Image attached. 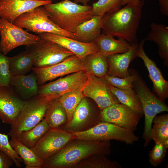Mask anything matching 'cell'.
<instances>
[{"instance_id":"cell-34","label":"cell","mask_w":168,"mask_h":168,"mask_svg":"<svg viewBox=\"0 0 168 168\" xmlns=\"http://www.w3.org/2000/svg\"><path fill=\"white\" fill-rule=\"evenodd\" d=\"M101 77L110 85L118 88L124 90L133 88V82L134 77L131 74L124 78L109 76L107 74Z\"/></svg>"},{"instance_id":"cell-28","label":"cell","mask_w":168,"mask_h":168,"mask_svg":"<svg viewBox=\"0 0 168 168\" xmlns=\"http://www.w3.org/2000/svg\"><path fill=\"white\" fill-rule=\"evenodd\" d=\"M49 128L46 121L44 119L31 129L21 133L16 138L24 145L31 149L35 145Z\"/></svg>"},{"instance_id":"cell-24","label":"cell","mask_w":168,"mask_h":168,"mask_svg":"<svg viewBox=\"0 0 168 168\" xmlns=\"http://www.w3.org/2000/svg\"><path fill=\"white\" fill-rule=\"evenodd\" d=\"M35 60V54L32 49L22 52L9 57L11 76L26 75L32 70Z\"/></svg>"},{"instance_id":"cell-12","label":"cell","mask_w":168,"mask_h":168,"mask_svg":"<svg viewBox=\"0 0 168 168\" xmlns=\"http://www.w3.org/2000/svg\"><path fill=\"white\" fill-rule=\"evenodd\" d=\"M88 76L84 70L71 74L40 87L37 95L58 98L65 93L83 86L86 83Z\"/></svg>"},{"instance_id":"cell-42","label":"cell","mask_w":168,"mask_h":168,"mask_svg":"<svg viewBox=\"0 0 168 168\" xmlns=\"http://www.w3.org/2000/svg\"><path fill=\"white\" fill-rule=\"evenodd\" d=\"M73 2L77 3H82L83 5H87L90 0H73Z\"/></svg>"},{"instance_id":"cell-15","label":"cell","mask_w":168,"mask_h":168,"mask_svg":"<svg viewBox=\"0 0 168 168\" xmlns=\"http://www.w3.org/2000/svg\"><path fill=\"white\" fill-rule=\"evenodd\" d=\"M26 101L10 86L0 87V119L3 123L13 124Z\"/></svg>"},{"instance_id":"cell-36","label":"cell","mask_w":168,"mask_h":168,"mask_svg":"<svg viewBox=\"0 0 168 168\" xmlns=\"http://www.w3.org/2000/svg\"><path fill=\"white\" fill-rule=\"evenodd\" d=\"M11 77L9 57L0 51V87L9 86Z\"/></svg>"},{"instance_id":"cell-30","label":"cell","mask_w":168,"mask_h":168,"mask_svg":"<svg viewBox=\"0 0 168 168\" xmlns=\"http://www.w3.org/2000/svg\"><path fill=\"white\" fill-rule=\"evenodd\" d=\"M106 156L99 154L91 155L82 160L72 168H121L116 161H111Z\"/></svg>"},{"instance_id":"cell-10","label":"cell","mask_w":168,"mask_h":168,"mask_svg":"<svg viewBox=\"0 0 168 168\" xmlns=\"http://www.w3.org/2000/svg\"><path fill=\"white\" fill-rule=\"evenodd\" d=\"M35 54L33 67L42 68L51 66L64 60L74 54L60 45L41 39L37 43L31 45Z\"/></svg>"},{"instance_id":"cell-8","label":"cell","mask_w":168,"mask_h":168,"mask_svg":"<svg viewBox=\"0 0 168 168\" xmlns=\"http://www.w3.org/2000/svg\"><path fill=\"white\" fill-rule=\"evenodd\" d=\"M75 138L73 133L59 128H50L31 149L44 161L57 153L69 142Z\"/></svg>"},{"instance_id":"cell-4","label":"cell","mask_w":168,"mask_h":168,"mask_svg":"<svg viewBox=\"0 0 168 168\" xmlns=\"http://www.w3.org/2000/svg\"><path fill=\"white\" fill-rule=\"evenodd\" d=\"M53 98L39 95L26 100L14 123L11 125L8 135L17 138L22 132L31 129L44 119Z\"/></svg>"},{"instance_id":"cell-18","label":"cell","mask_w":168,"mask_h":168,"mask_svg":"<svg viewBox=\"0 0 168 168\" xmlns=\"http://www.w3.org/2000/svg\"><path fill=\"white\" fill-rule=\"evenodd\" d=\"M52 2L35 0H0V18L13 23L21 15Z\"/></svg>"},{"instance_id":"cell-7","label":"cell","mask_w":168,"mask_h":168,"mask_svg":"<svg viewBox=\"0 0 168 168\" xmlns=\"http://www.w3.org/2000/svg\"><path fill=\"white\" fill-rule=\"evenodd\" d=\"M0 51L7 55L19 46H30L41 39L38 36L29 33L23 28L0 18Z\"/></svg>"},{"instance_id":"cell-40","label":"cell","mask_w":168,"mask_h":168,"mask_svg":"<svg viewBox=\"0 0 168 168\" xmlns=\"http://www.w3.org/2000/svg\"><path fill=\"white\" fill-rule=\"evenodd\" d=\"M161 14L168 16V0H158Z\"/></svg>"},{"instance_id":"cell-44","label":"cell","mask_w":168,"mask_h":168,"mask_svg":"<svg viewBox=\"0 0 168 168\" xmlns=\"http://www.w3.org/2000/svg\"><path fill=\"white\" fill-rule=\"evenodd\" d=\"M38 0V1H45V0Z\"/></svg>"},{"instance_id":"cell-2","label":"cell","mask_w":168,"mask_h":168,"mask_svg":"<svg viewBox=\"0 0 168 168\" xmlns=\"http://www.w3.org/2000/svg\"><path fill=\"white\" fill-rule=\"evenodd\" d=\"M145 0L138 4H127L118 11L107 12L102 17L103 33L138 43L137 32Z\"/></svg>"},{"instance_id":"cell-9","label":"cell","mask_w":168,"mask_h":168,"mask_svg":"<svg viewBox=\"0 0 168 168\" xmlns=\"http://www.w3.org/2000/svg\"><path fill=\"white\" fill-rule=\"evenodd\" d=\"M100 111L99 107L94 108L87 97H84L76 108L71 121L61 126V128L72 133L88 130L101 122Z\"/></svg>"},{"instance_id":"cell-39","label":"cell","mask_w":168,"mask_h":168,"mask_svg":"<svg viewBox=\"0 0 168 168\" xmlns=\"http://www.w3.org/2000/svg\"><path fill=\"white\" fill-rule=\"evenodd\" d=\"M153 122L154 124L161 125L168 127V114L156 116L153 119Z\"/></svg>"},{"instance_id":"cell-26","label":"cell","mask_w":168,"mask_h":168,"mask_svg":"<svg viewBox=\"0 0 168 168\" xmlns=\"http://www.w3.org/2000/svg\"><path fill=\"white\" fill-rule=\"evenodd\" d=\"M10 143L14 150L22 159L26 168H42L43 161L33 151L17 139L11 137Z\"/></svg>"},{"instance_id":"cell-11","label":"cell","mask_w":168,"mask_h":168,"mask_svg":"<svg viewBox=\"0 0 168 168\" xmlns=\"http://www.w3.org/2000/svg\"><path fill=\"white\" fill-rule=\"evenodd\" d=\"M143 114L121 103L113 104L100 111L101 122L112 123L134 132Z\"/></svg>"},{"instance_id":"cell-25","label":"cell","mask_w":168,"mask_h":168,"mask_svg":"<svg viewBox=\"0 0 168 168\" xmlns=\"http://www.w3.org/2000/svg\"><path fill=\"white\" fill-rule=\"evenodd\" d=\"M83 61L84 71L89 75L101 77L107 74L108 68L107 57L100 53L89 54Z\"/></svg>"},{"instance_id":"cell-32","label":"cell","mask_w":168,"mask_h":168,"mask_svg":"<svg viewBox=\"0 0 168 168\" xmlns=\"http://www.w3.org/2000/svg\"><path fill=\"white\" fill-rule=\"evenodd\" d=\"M123 0H97L92 4L93 15L101 16L107 12L118 11L122 6Z\"/></svg>"},{"instance_id":"cell-6","label":"cell","mask_w":168,"mask_h":168,"mask_svg":"<svg viewBox=\"0 0 168 168\" xmlns=\"http://www.w3.org/2000/svg\"><path fill=\"white\" fill-rule=\"evenodd\" d=\"M76 138L90 141L114 140L132 145L139 138L134 132L112 123L101 122L85 131L73 133Z\"/></svg>"},{"instance_id":"cell-1","label":"cell","mask_w":168,"mask_h":168,"mask_svg":"<svg viewBox=\"0 0 168 168\" xmlns=\"http://www.w3.org/2000/svg\"><path fill=\"white\" fill-rule=\"evenodd\" d=\"M111 146L110 141H90L75 138L57 153L44 160L42 168H72L91 155H109Z\"/></svg>"},{"instance_id":"cell-23","label":"cell","mask_w":168,"mask_h":168,"mask_svg":"<svg viewBox=\"0 0 168 168\" xmlns=\"http://www.w3.org/2000/svg\"><path fill=\"white\" fill-rule=\"evenodd\" d=\"M100 53L106 57L111 54L124 53L128 51L131 44L121 39L116 40L114 37L103 33L95 40Z\"/></svg>"},{"instance_id":"cell-38","label":"cell","mask_w":168,"mask_h":168,"mask_svg":"<svg viewBox=\"0 0 168 168\" xmlns=\"http://www.w3.org/2000/svg\"><path fill=\"white\" fill-rule=\"evenodd\" d=\"M13 163L12 159L7 154L0 150V168H9Z\"/></svg>"},{"instance_id":"cell-41","label":"cell","mask_w":168,"mask_h":168,"mask_svg":"<svg viewBox=\"0 0 168 168\" xmlns=\"http://www.w3.org/2000/svg\"><path fill=\"white\" fill-rule=\"evenodd\" d=\"M141 0H123L121 4L122 6L127 4L136 5L139 4Z\"/></svg>"},{"instance_id":"cell-43","label":"cell","mask_w":168,"mask_h":168,"mask_svg":"<svg viewBox=\"0 0 168 168\" xmlns=\"http://www.w3.org/2000/svg\"><path fill=\"white\" fill-rule=\"evenodd\" d=\"M45 1H52V0H45Z\"/></svg>"},{"instance_id":"cell-29","label":"cell","mask_w":168,"mask_h":168,"mask_svg":"<svg viewBox=\"0 0 168 168\" xmlns=\"http://www.w3.org/2000/svg\"><path fill=\"white\" fill-rule=\"evenodd\" d=\"M86 84L81 87L65 93L58 98L66 113L67 121L66 124L71 121L76 108L82 98L85 97L83 90Z\"/></svg>"},{"instance_id":"cell-27","label":"cell","mask_w":168,"mask_h":168,"mask_svg":"<svg viewBox=\"0 0 168 168\" xmlns=\"http://www.w3.org/2000/svg\"><path fill=\"white\" fill-rule=\"evenodd\" d=\"M44 119L50 128H59L67 121L66 111L58 98L50 102L45 113Z\"/></svg>"},{"instance_id":"cell-21","label":"cell","mask_w":168,"mask_h":168,"mask_svg":"<svg viewBox=\"0 0 168 168\" xmlns=\"http://www.w3.org/2000/svg\"><path fill=\"white\" fill-rule=\"evenodd\" d=\"M151 30L146 41H153L158 46V54L163 60V65L168 67V27L163 24L152 22L150 25Z\"/></svg>"},{"instance_id":"cell-22","label":"cell","mask_w":168,"mask_h":168,"mask_svg":"<svg viewBox=\"0 0 168 168\" xmlns=\"http://www.w3.org/2000/svg\"><path fill=\"white\" fill-rule=\"evenodd\" d=\"M102 16L94 15L77 26L73 33L76 40L85 43L95 41L101 34Z\"/></svg>"},{"instance_id":"cell-31","label":"cell","mask_w":168,"mask_h":168,"mask_svg":"<svg viewBox=\"0 0 168 168\" xmlns=\"http://www.w3.org/2000/svg\"><path fill=\"white\" fill-rule=\"evenodd\" d=\"M109 86L111 91L121 103L140 114H143L141 104L133 88L124 90L115 87L109 84Z\"/></svg>"},{"instance_id":"cell-16","label":"cell","mask_w":168,"mask_h":168,"mask_svg":"<svg viewBox=\"0 0 168 168\" xmlns=\"http://www.w3.org/2000/svg\"><path fill=\"white\" fill-rule=\"evenodd\" d=\"M145 39H142L138 44L136 55L142 59L149 72V77L153 83V90L158 98L164 102L168 98V82L163 77L155 63L147 55L143 49Z\"/></svg>"},{"instance_id":"cell-20","label":"cell","mask_w":168,"mask_h":168,"mask_svg":"<svg viewBox=\"0 0 168 168\" xmlns=\"http://www.w3.org/2000/svg\"><path fill=\"white\" fill-rule=\"evenodd\" d=\"M9 85L23 100H28L38 94L37 77L34 72L29 75L11 76Z\"/></svg>"},{"instance_id":"cell-13","label":"cell","mask_w":168,"mask_h":168,"mask_svg":"<svg viewBox=\"0 0 168 168\" xmlns=\"http://www.w3.org/2000/svg\"><path fill=\"white\" fill-rule=\"evenodd\" d=\"M32 70L37 76L38 85H41L58 77L84 71V68L83 59L74 55L54 65L42 68L33 67Z\"/></svg>"},{"instance_id":"cell-37","label":"cell","mask_w":168,"mask_h":168,"mask_svg":"<svg viewBox=\"0 0 168 168\" xmlns=\"http://www.w3.org/2000/svg\"><path fill=\"white\" fill-rule=\"evenodd\" d=\"M150 137L155 143L163 142L168 140V127L161 125L154 124L151 131Z\"/></svg>"},{"instance_id":"cell-14","label":"cell","mask_w":168,"mask_h":168,"mask_svg":"<svg viewBox=\"0 0 168 168\" xmlns=\"http://www.w3.org/2000/svg\"><path fill=\"white\" fill-rule=\"evenodd\" d=\"M85 97L92 99L101 111L115 103H120L110 91L109 84L102 77L90 75L83 90Z\"/></svg>"},{"instance_id":"cell-17","label":"cell","mask_w":168,"mask_h":168,"mask_svg":"<svg viewBox=\"0 0 168 168\" xmlns=\"http://www.w3.org/2000/svg\"><path fill=\"white\" fill-rule=\"evenodd\" d=\"M40 38L56 43L83 59L87 55L100 53L95 41L85 43L59 34L43 33L38 35Z\"/></svg>"},{"instance_id":"cell-3","label":"cell","mask_w":168,"mask_h":168,"mask_svg":"<svg viewBox=\"0 0 168 168\" xmlns=\"http://www.w3.org/2000/svg\"><path fill=\"white\" fill-rule=\"evenodd\" d=\"M49 19L62 29L73 33L79 25L94 15L91 6L81 5L70 0L45 5Z\"/></svg>"},{"instance_id":"cell-19","label":"cell","mask_w":168,"mask_h":168,"mask_svg":"<svg viewBox=\"0 0 168 168\" xmlns=\"http://www.w3.org/2000/svg\"><path fill=\"white\" fill-rule=\"evenodd\" d=\"M138 44V43L131 44V48L128 51L108 56V68L107 74L122 78L130 75L128 68L130 62L137 57Z\"/></svg>"},{"instance_id":"cell-5","label":"cell","mask_w":168,"mask_h":168,"mask_svg":"<svg viewBox=\"0 0 168 168\" xmlns=\"http://www.w3.org/2000/svg\"><path fill=\"white\" fill-rule=\"evenodd\" d=\"M49 14L44 7H39L16 18L13 24L38 34L49 33L76 39L73 33L63 30L49 19Z\"/></svg>"},{"instance_id":"cell-33","label":"cell","mask_w":168,"mask_h":168,"mask_svg":"<svg viewBox=\"0 0 168 168\" xmlns=\"http://www.w3.org/2000/svg\"><path fill=\"white\" fill-rule=\"evenodd\" d=\"M168 148V141L155 143L149 153V160L153 166H157L164 161Z\"/></svg>"},{"instance_id":"cell-35","label":"cell","mask_w":168,"mask_h":168,"mask_svg":"<svg viewBox=\"0 0 168 168\" xmlns=\"http://www.w3.org/2000/svg\"><path fill=\"white\" fill-rule=\"evenodd\" d=\"M0 150L7 154L13 160L16 166L21 167V163L23 161L11 146L8 140V135L0 133Z\"/></svg>"}]
</instances>
